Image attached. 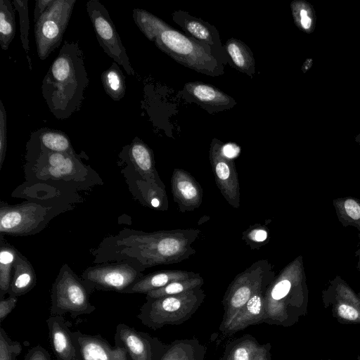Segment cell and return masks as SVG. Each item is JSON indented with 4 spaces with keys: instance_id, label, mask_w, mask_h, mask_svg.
Returning <instances> with one entry per match:
<instances>
[{
    "instance_id": "d6986e66",
    "label": "cell",
    "mask_w": 360,
    "mask_h": 360,
    "mask_svg": "<svg viewBox=\"0 0 360 360\" xmlns=\"http://www.w3.org/2000/svg\"><path fill=\"white\" fill-rule=\"evenodd\" d=\"M49 336L58 360H79L72 333L62 316H51L47 319Z\"/></svg>"
},
{
    "instance_id": "f35d334b",
    "label": "cell",
    "mask_w": 360,
    "mask_h": 360,
    "mask_svg": "<svg viewBox=\"0 0 360 360\" xmlns=\"http://www.w3.org/2000/svg\"><path fill=\"white\" fill-rule=\"evenodd\" d=\"M23 360H51L49 352L40 345L32 348Z\"/></svg>"
},
{
    "instance_id": "ac0fdd59",
    "label": "cell",
    "mask_w": 360,
    "mask_h": 360,
    "mask_svg": "<svg viewBox=\"0 0 360 360\" xmlns=\"http://www.w3.org/2000/svg\"><path fill=\"white\" fill-rule=\"evenodd\" d=\"M128 155L132 166L146 181L165 190L155 167L153 150L148 145L136 137L129 146Z\"/></svg>"
},
{
    "instance_id": "1f68e13d",
    "label": "cell",
    "mask_w": 360,
    "mask_h": 360,
    "mask_svg": "<svg viewBox=\"0 0 360 360\" xmlns=\"http://www.w3.org/2000/svg\"><path fill=\"white\" fill-rule=\"evenodd\" d=\"M27 0H15L12 1V4L18 11L19 14V22H20V39L22 44V47L27 54V59L29 60V65L30 70L32 69L31 61L28 56L30 51L29 45V29H30V21L28 14V5Z\"/></svg>"
},
{
    "instance_id": "b9f144b4",
    "label": "cell",
    "mask_w": 360,
    "mask_h": 360,
    "mask_svg": "<svg viewBox=\"0 0 360 360\" xmlns=\"http://www.w3.org/2000/svg\"><path fill=\"white\" fill-rule=\"evenodd\" d=\"M300 25L304 29H309L311 26V20L308 16L307 11L305 9L300 11Z\"/></svg>"
},
{
    "instance_id": "e575fe53",
    "label": "cell",
    "mask_w": 360,
    "mask_h": 360,
    "mask_svg": "<svg viewBox=\"0 0 360 360\" xmlns=\"http://www.w3.org/2000/svg\"><path fill=\"white\" fill-rule=\"evenodd\" d=\"M336 311L342 319L350 321L360 320V311L352 304L340 303L336 307Z\"/></svg>"
},
{
    "instance_id": "52a82bcc",
    "label": "cell",
    "mask_w": 360,
    "mask_h": 360,
    "mask_svg": "<svg viewBox=\"0 0 360 360\" xmlns=\"http://www.w3.org/2000/svg\"><path fill=\"white\" fill-rule=\"evenodd\" d=\"M51 316L87 314L95 310L89 301L88 289L77 275L64 264L51 288Z\"/></svg>"
},
{
    "instance_id": "836d02e7",
    "label": "cell",
    "mask_w": 360,
    "mask_h": 360,
    "mask_svg": "<svg viewBox=\"0 0 360 360\" xmlns=\"http://www.w3.org/2000/svg\"><path fill=\"white\" fill-rule=\"evenodd\" d=\"M7 147V116L2 101H0V169L6 157Z\"/></svg>"
},
{
    "instance_id": "cb8c5ba5",
    "label": "cell",
    "mask_w": 360,
    "mask_h": 360,
    "mask_svg": "<svg viewBox=\"0 0 360 360\" xmlns=\"http://www.w3.org/2000/svg\"><path fill=\"white\" fill-rule=\"evenodd\" d=\"M173 20L193 38L208 45H214V34L211 25L185 11H178L172 14Z\"/></svg>"
},
{
    "instance_id": "7c38bea8",
    "label": "cell",
    "mask_w": 360,
    "mask_h": 360,
    "mask_svg": "<svg viewBox=\"0 0 360 360\" xmlns=\"http://www.w3.org/2000/svg\"><path fill=\"white\" fill-rule=\"evenodd\" d=\"M222 143L214 139L210 144V160L216 184L226 200L234 208L240 207V185L234 162L221 153Z\"/></svg>"
},
{
    "instance_id": "d6a6232c",
    "label": "cell",
    "mask_w": 360,
    "mask_h": 360,
    "mask_svg": "<svg viewBox=\"0 0 360 360\" xmlns=\"http://www.w3.org/2000/svg\"><path fill=\"white\" fill-rule=\"evenodd\" d=\"M22 345L12 340L3 328L0 329V360H16L22 351Z\"/></svg>"
},
{
    "instance_id": "5b68a950",
    "label": "cell",
    "mask_w": 360,
    "mask_h": 360,
    "mask_svg": "<svg viewBox=\"0 0 360 360\" xmlns=\"http://www.w3.org/2000/svg\"><path fill=\"white\" fill-rule=\"evenodd\" d=\"M275 278L267 260H259L238 274L230 283L222 299L224 315L219 326L222 333L235 316L259 289L267 287Z\"/></svg>"
},
{
    "instance_id": "74e56055",
    "label": "cell",
    "mask_w": 360,
    "mask_h": 360,
    "mask_svg": "<svg viewBox=\"0 0 360 360\" xmlns=\"http://www.w3.org/2000/svg\"><path fill=\"white\" fill-rule=\"evenodd\" d=\"M344 210L349 219L354 221L360 219V204L355 200L349 198L345 200Z\"/></svg>"
},
{
    "instance_id": "9c48e42d",
    "label": "cell",
    "mask_w": 360,
    "mask_h": 360,
    "mask_svg": "<svg viewBox=\"0 0 360 360\" xmlns=\"http://www.w3.org/2000/svg\"><path fill=\"white\" fill-rule=\"evenodd\" d=\"M145 269L131 260L102 263L85 269L81 279L89 291L96 289L122 292L144 276Z\"/></svg>"
},
{
    "instance_id": "83f0119b",
    "label": "cell",
    "mask_w": 360,
    "mask_h": 360,
    "mask_svg": "<svg viewBox=\"0 0 360 360\" xmlns=\"http://www.w3.org/2000/svg\"><path fill=\"white\" fill-rule=\"evenodd\" d=\"M101 82L105 93L112 100L119 101L124 97L125 77L117 63L113 62L108 69L102 72Z\"/></svg>"
},
{
    "instance_id": "f546056e",
    "label": "cell",
    "mask_w": 360,
    "mask_h": 360,
    "mask_svg": "<svg viewBox=\"0 0 360 360\" xmlns=\"http://www.w3.org/2000/svg\"><path fill=\"white\" fill-rule=\"evenodd\" d=\"M15 34V12L9 0H0V45L8 50Z\"/></svg>"
},
{
    "instance_id": "9a60e30c",
    "label": "cell",
    "mask_w": 360,
    "mask_h": 360,
    "mask_svg": "<svg viewBox=\"0 0 360 360\" xmlns=\"http://www.w3.org/2000/svg\"><path fill=\"white\" fill-rule=\"evenodd\" d=\"M171 186L174 200L181 212L193 211L201 205L202 188L186 171L174 169L171 178Z\"/></svg>"
},
{
    "instance_id": "ffe728a7",
    "label": "cell",
    "mask_w": 360,
    "mask_h": 360,
    "mask_svg": "<svg viewBox=\"0 0 360 360\" xmlns=\"http://www.w3.org/2000/svg\"><path fill=\"white\" fill-rule=\"evenodd\" d=\"M184 90L196 103L207 108L217 110L233 107L236 101L213 85L200 82H187Z\"/></svg>"
},
{
    "instance_id": "2e32d148",
    "label": "cell",
    "mask_w": 360,
    "mask_h": 360,
    "mask_svg": "<svg viewBox=\"0 0 360 360\" xmlns=\"http://www.w3.org/2000/svg\"><path fill=\"white\" fill-rule=\"evenodd\" d=\"M270 342L260 344L250 334L227 342L219 360H271Z\"/></svg>"
},
{
    "instance_id": "603a6c76",
    "label": "cell",
    "mask_w": 360,
    "mask_h": 360,
    "mask_svg": "<svg viewBox=\"0 0 360 360\" xmlns=\"http://www.w3.org/2000/svg\"><path fill=\"white\" fill-rule=\"evenodd\" d=\"M34 269L27 259L19 251L13 264V272L9 295L18 297L28 292L36 284Z\"/></svg>"
},
{
    "instance_id": "f1b7e54d",
    "label": "cell",
    "mask_w": 360,
    "mask_h": 360,
    "mask_svg": "<svg viewBox=\"0 0 360 360\" xmlns=\"http://www.w3.org/2000/svg\"><path fill=\"white\" fill-rule=\"evenodd\" d=\"M133 19L146 38L153 42L160 32L170 27L162 19L143 9H134Z\"/></svg>"
},
{
    "instance_id": "d4e9b609",
    "label": "cell",
    "mask_w": 360,
    "mask_h": 360,
    "mask_svg": "<svg viewBox=\"0 0 360 360\" xmlns=\"http://www.w3.org/2000/svg\"><path fill=\"white\" fill-rule=\"evenodd\" d=\"M42 148L53 152L75 153L69 136L63 131L41 128L34 131L31 136Z\"/></svg>"
},
{
    "instance_id": "6da1fadb",
    "label": "cell",
    "mask_w": 360,
    "mask_h": 360,
    "mask_svg": "<svg viewBox=\"0 0 360 360\" xmlns=\"http://www.w3.org/2000/svg\"><path fill=\"white\" fill-rule=\"evenodd\" d=\"M198 229H177L147 233L124 228L104 238L91 251L98 264L131 260L144 269L180 262L195 253L192 243Z\"/></svg>"
},
{
    "instance_id": "7a4b0ae2",
    "label": "cell",
    "mask_w": 360,
    "mask_h": 360,
    "mask_svg": "<svg viewBox=\"0 0 360 360\" xmlns=\"http://www.w3.org/2000/svg\"><path fill=\"white\" fill-rule=\"evenodd\" d=\"M84 56L77 41L65 40L41 84L42 96L58 120H66L79 110L89 85Z\"/></svg>"
},
{
    "instance_id": "ab89813d",
    "label": "cell",
    "mask_w": 360,
    "mask_h": 360,
    "mask_svg": "<svg viewBox=\"0 0 360 360\" xmlns=\"http://www.w3.org/2000/svg\"><path fill=\"white\" fill-rule=\"evenodd\" d=\"M240 152V147L236 143L221 144V153L224 157L229 160H233L238 156Z\"/></svg>"
},
{
    "instance_id": "e0dca14e",
    "label": "cell",
    "mask_w": 360,
    "mask_h": 360,
    "mask_svg": "<svg viewBox=\"0 0 360 360\" xmlns=\"http://www.w3.org/2000/svg\"><path fill=\"white\" fill-rule=\"evenodd\" d=\"M267 288L259 289L251 297L221 333L223 335L231 336L250 326L264 323V295Z\"/></svg>"
},
{
    "instance_id": "4316f807",
    "label": "cell",
    "mask_w": 360,
    "mask_h": 360,
    "mask_svg": "<svg viewBox=\"0 0 360 360\" xmlns=\"http://www.w3.org/2000/svg\"><path fill=\"white\" fill-rule=\"evenodd\" d=\"M18 250L1 237L0 246V298L8 294L13 277V264Z\"/></svg>"
},
{
    "instance_id": "8fae6325",
    "label": "cell",
    "mask_w": 360,
    "mask_h": 360,
    "mask_svg": "<svg viewBox=\"0 0 360 360\" xmlns=\"http://www.w3.org/2000/svg\"><path fill=\"white\" fill-rule=\"evenodd\" d=\"M50 209L51 207L37 202L8 206L1 202L0 232L15 236L33 234L46 225Z\"/></svg>"
},
{
    "instance_id": "d590c367",
    "label": "cell",
    "mask_w": 360,
    "mask_h": 360,
    "mask_svg": "<svg viewBox=\"0 0 360 360\" xmlns=\"http://www.w3.org/2000/svg\"><path fill=\"white\" fill-rule=\"evenodd\" d=\"M245 240L247 243H261L266 240L268 238V231L265 228L258 227L249 229L243 233ZM250 243L249 245H250Z\"/></svg>"
},
{
    "instance_id": "ba28073f",
    "label": "cell",
    "mask_w": 360,
    "mask_h": 360,
    "mask_svg": "<svg viewBox=\"0 0 360 360\" xmlns=\"http://www.w3.org/2000/svg\"><path fill=\"white\" fill-rule=\"evenodd\" d=\"M75 3L76 0H53L34 23L37 51L41 60L60 44Z\"/></svg>"
},
{
    "instance_id": "30bf717a",
    "label": "cell",
    "mask_w": 360,
    "mask_h": 360,
    "mask_svg": "<svg viewBox=\"0 0 360 360\" xmlns=\"http://www.w3.org/2000/svg\"><path fill=\"white\" fill-rule=\"evenodd\" d=\"M86 6L101 47L114 62L122 65L128 75H135L126 49L108 10L98 0L88 1Z\"/></svg>"
},
{
    "instance_id": "4dcf8cb0",
    "label": "cell",
    "mask_w": 360,
    "mask_h": 360,
    "mask_svg": "<svg viewBox=\"0 0 360 360\" xmlns=\"http://www.w3.org/2000/svg\"><path fill=\"white\" fill-rule=\"evenodd\" d=\"M203 284L204 280L202 276L199 275L193 278L170 283L161 288L149 292L146 294V297L159 298L178 295L189 290L200 288Z\"/></svg>"
},
{
    "instance_id": "3957f363",
    "label": "cell",
    "mask_w": 360,
    "mask_h": 360,
    "mask_svg": "<svg viewBox=\"0 0 360 360\" xmlns=\"http://www.w3.org/2000/svg\"><path fill=\"white\" fill-rule=\"evenodd\" d=\"M205 297V291L200 288L174 295L146 297L137 317L153 330L181 325L194 315Z\"/></svg>"
},
{
    "instance_id": "5bb4252c",
    "label": "cell",
    "mask_w": 360,
    "mask_h": 360,
    "mask_svg": "<svg viewBox=\"0 0 360 360\" xmlns=\"http://www.w3.org/2000/svg\"><path fill=\"white\" fill-rule=\"evenodd\" d=\"M72 336L83 360H127V351L122 345L116 343V346L112 347L101 337L83 334L80 331L72 333Z\"/></svg>"
},
{
    "instance_id": "8d00e7d4",
    "label": "cell",
    "mask_w": 360,
    "mask_h": 360,
    "mask_svg": "<svg viewBox=\"0 0 360 360\" xmlns=\"http://www.w3.org/2000/svg\"><path fill=\"white\" fill-rule=\"evenodd\" d=\"M18 302V297L9 295L8 297L2 298L0 300V321L2 322L4 319L15 308Z\"/></svg>"
},
{
    "instance_id": "484cf974",
    "label": "cell",
    "mask_w": 360,
    "mask_h": 360,
    "mask_svg": "<svg viewBox=\"0 0 360 360\" xmlns=\"http://www.w3.org/2000/svg\"><path fill=\"white\" fill-rule=\"evenodd\" d=\"M226 51L238 70L252 76L255 73V61L251 50L241 41L231 38L225 44Z\"/></svg>"
},
{
    "instance_id": "44dd1931",
    "label": "cell",
    "mask_w": 360,
    "mask_h": 360,
    "mask_svg": "<svg viewBox=\"0 0 360 360\" xmlns=\"http://www.w3.org/2000/svg\"><path fill=\"white\" fill-rule=\"evenodd\" d=\"M200 274L182 270H163L144 275L122 293H143L161 288L167 284L193 278Z\"/></svg>"
},
{
    "instance_id": "60d3db41",
    "label": "cell",
    "mask_w": 360,
    "mask_h": 360,
    "mask_svg": "<svg viewBox=\"0 0 360 360\" xmlns=\"http://www.w3.org/2000/svg\"><path fill=\"white\" fill-rule=\"evenodd\" d=\"M53 0H37L34 11V22L35 23L42 15Z\"/></svg>"
},
{
    "instance_id": "277c9868",
    "label": "cell",
    "mask_w": 360,
    "mask_h": 360,
    "mask_svg": "<svg viewBox=\"0 0 360 360\" xmlns=\"http://www.w3.org/2000/svg\"><path fill=\"white\" fill-rule=\"evenodd\" d=\"M156 46L177 63L209 76L224 72L222 64L205 46L169 27L154 41Z\"/></svg>"
},
{
    "instance_id": "8992f818",
    "label": "cell",
    "mask_w": 360,
    "mask_h": 360,
    "mask_svg": "<svg viewBox=\"0 0 360 360\" xmlns=\"http://www.w3.org/2000/svg\"><path fill=\"white\" fill-rule=\"evenodd\" d=\"M292 268H286L274 278L264 295V323L269 325H292L300 314V295Z\"/></svg>"
},
{
    "instance_id": "4fadbf2b",
    "label": "cell",
    "mask_w": 360,
    "mask_h": 360,
    "mask_svg": "<svg viewBox=\"0 0 360 360\" xmlns=\"http://www.w3.org/2000/svg\"><path fill=\"white\" fill-rule=\"evenodd\" d=\"M115 340L122 343L132 360H160L166 345L158 338L125 324L117 325Z\"/></svg>"
},
{
    "instance_id": "7402d4cb",
    "label": "cell",
    "mask_w": 360,
    "mask_h": 360,
    "mask_svg": "<svg viewBox=\"0 0 360 360\" xmlns=\"http://www.w3.org/2000/svg\"><path fill=\"white\" fill-rule=\"evenodd\" d=\"M207 348L195 338L166 344L160 360H205Z\"/></svg>"
}]
</instances>
